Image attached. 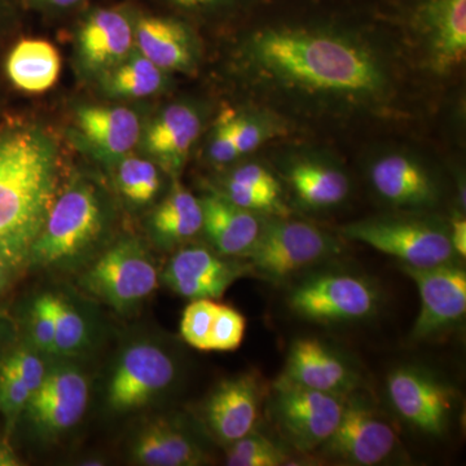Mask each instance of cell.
<instances>
[{
  "label": "cell",
  "mask_w": 466,
  "mask_h": 466,
  "mask_svg": "<svg viewBox=\"0 0 466 466\" xmlns=\"http://www.w3.org/2000/svg\"><path fill=\"white\" fill-rule=\"evenodd\" d=\"M342 235L410 267L452 263L455 250L450 232L435 223L400 218H375L343 227Z\"/></svg>",
  "instance_id": "52a82bcc"
},
{
  "label": "cell",
  "mask_w": 466,
  "mask_h": 466,
  "mask_svg": "<svg viewBox=\"0 0 466 466\" xmlns=\"http://www.w3.org/2000/svg\"><path fill=\"white\" fill-rule=\"evenodd\" d=\"M249 55L267 75L299 90L372 96L386 85L381 66L366 48L332 34L265 30L251 39Z\"/></svg>",
  "instance_id": "7a4b0ae2"
},
{
  "label": "cell",
  "mask_w": 466,
  "mask_h": 466,
  "mask_svg": "<svg viewBox=\"0 0 466 466\" xmlns=\"http://www.w3.org/2000/svg\"><path fill=\"white\" fill-rule=\"evenodd\" d=\"M55 318V357H73L90 346L92 329L84 312L66 297L52 293Z\"/></svg>",
  "instance_id": "f546056e"
},
{
  "label": "cell",
  "mask_w": 466,
  "mask_h": 466,
  "mask_svg": "<svg viewBox=\"0 0 466 466\" xmlns=\"http://www.w3.org/2000/svg\"><path fill=\"white\" fill-rule=\"evenodd\" d=\"M42 357L43 354L32 346L15 350L3 361L17 373L34 394L47 375L48 367Z\"/></svg>",
  "instance_id": "8d00e7d4"
},
{
  "label": "cell",
  "mask_w": 466,
  "mask_h": 466,
  "mask_svg": "<svg viewBox=\"0 0 466 466\" xmlns=\"http://www.w3.org/2000/svg\"><path fill=\"white\" fill-rule=\"evenodd\" d=\"M232 109H226L218 116L208 144V158L217 165L231 164L240 157L231 124Z\"/></svg>",
  "instance_id": "74e56055"
},
{
  "label": "cell",
  "mask_w": 466,
  "mask_h": 466,
  "mask_svg": "<svg viewBox=\"0 0 466 466\" xmlns=\"http://www.w3.org/2000/svg\"><path fill=\"white\" fill-rule=\"evenodd\" d=\"M342 398L312 390L281 377L275 385L272 412L284 437L302 452H311L332 437L343 410Z\"/></svg>",
  "instance_id": "8fae6325"
},
{
  "label": "cell",
  "mask_w": 466,
  "mask_h": 466,
  "mask_svg": "<svg viewBox=\"0 0 466 466\" xmlns=\"http://www.w3.org/2000/svg\"><path fill=\"white\" fill-rule=\"evenodd\" d=\"M0 116H2V109H0Z\"/></svg>",
  "instance_id": "c3c4849f"
},
{
  "label": "cell",
  "mask_w": 466,
  "mask_h": 466,
  "mask_svg": "<svg viewBox=\"0 0 466 466\" xmlns=\"http://www.w3.org/2000/svg\"><path fill=\"white\" fill-rule=\"evenodd\" d=\"M11 276L12 274L7 268L0 266V299H2L3 294L7 290L9 281H11Z\"/></svg>",
  "instance_id": "bcb514c9"
},
{
  "label": "cell",
  "mask_w": 466,
  "mask_h": 466,
  "mask_svg": "<svg viewBox=\"0 0 466 466\" xmlns=\"http://www.w3.org/2000/svg\"><path fill=\"white\" fill-rule=\"evenodd\" d=\"M379 290L363 276L324 272L303 279L289 293L294 314L315 323H350L367 319L379 306Z\"/></svg>",
  "instance_id": "ba28073f"
},
{
  "label": "cell",
  "mask_w": 466,
  "mask_h": 466,
  "mask_svg": "<svg viewBox=\"0 0 466 466\" xmlns=\"http://www.w3.org/2000/svg\"><path fill=\"white\" fill-rule=\"evenodd\" d=\"M72 121L69 140L73 146L108 168L139 147L146 124L139 110L116 101L78 104Z\"/></svg>",
  "instance_id": "30bf717a"
},
{
  "label": "cell",
  "mask_w": 466,
  "mask_h": 466,
  "mask_svg": "<svg viewBox=\"0 0 466 466\" xmlns=\"http://www.w3.org/2000/svg\"><path fill=\"white\" fill-rule=\"evenodd\" d=\"M339 251V242L318 227L299 220H274L260 228L247 257L259 274L283 280Z\"/></svg>",
  "instance_id": "9c48e42d"
},
{
  "label": "cell",
  "mask_w": 466,
  "mask_h": 466,
  "mask_svg": "<svg viewBox=\"0 0 466 466\" xmlns=\"http://www.w3.org/2000/svg\"><path fill=\"white\" fill-rule=\"evenodd\" d=\"M228 179L235 182L249 184V186L258 187L266 191L278 193L280 195V184L275 179L274 175L269 173L267 168L257 164L242 165L229 174Z\"/></svg>",
  "instance_id": "ab89813d"
},
{
  "label": "cell",
  "mask_w": 466,
  "mask_h": 466,
  "mask_svg": "<svg viewBox=\"0 0 466 466\" xmlns=\"http://www.w3.org/2000/svg\"><path fill=\"white\" fill-rule=\"evenodd\" d=\"M291 187L297 196L314 208H329L345 200L350 184L339 170L317 162H300L291 167Z\"/></svg>",
  "instance_id": "f1b7e54d"
},
{
  "label": "cell",
  "mask_w": 466,
  "mask_h": 466,
  "mask_svg": "<svg viewBox=\"0 0 466 466\" xmlns=\"http://www.w3.org/2000/svg\"><path fill=\"white\" fill-rule=\"evenodd\" d=\"M202 126L204 118L198 106L186 101L168 104L146 119L137 148L165 174L177 179L200 137Z\"/></svg>",
  "instance_id": "2e32d148"
},
{
  "label": "cell",
  "mask_w": 466,
  "mask_h": 466,
  "mask_svg": "<svg viewBox=\"0 0 466 466\" xmlns=\"http://www.w3.org/2000/svg\"><path fill=\"white\" fill-rule=\"evenodd\" d=\"M130 456L135 464L146 466H196L208 460L198 437L171 417L143 425L131 441Z\"/></svg>",
  "instance_id": "44dd1931"
},
{
  "label": "cell",
  "mask_w": 466,
  "mask_h": 466,
  "mask_svg": "<svg viewBox=\"0 0 466 466\" xmlns=\"http://www.w3.org/2000/svg\"><path fill=\"white\" fill-rule=\"evenodd\" d=\"M8 334V324L3 318H0V352H2L3 346H5V339Z\"/></svg>",
  "instance_id": "7dc6e473"
},
{
  "label": "cell",
  "mask_w": 466,
  "mask_h": 466,
  "mask_svg": "<svg viewBox=\"0 0 466 466\" xmlns=\"http://www.w3.org/2000/svg\"><path fill=\"white\" fill-rule=\"evenodd\" d=\"M420 294V312L410 337L425 341L449 329L465 317L466 274L452 263L433 267L401 266Z\"/></svg>",
  "instance_id": "7c38bea8"
},
{
  "label": "cell",
  "mask_w": 466,
  "mask_h": 466,
  "mask_svg": "<svg viewBox=\"0 0 466 466\" xmlns=\"http://www.w3.org/2000/svg\"><path fill=\"white\" fill-rule=\"evenodd\" d=\"M27 330L34 349L43 355H54L55 318L52 293L36 297L27 315Z\"/></svg>",
  "instance_id": "d6a6232c"
},
{
  "label": "cell",
  "mask_w": 466,
  "mask_h": 466,
  "mask_svg": "<svg viewBox=\"0 0 466 466\" xmlns=\"http://www.w3.org/2000/svg\"><path fill=\"white\" fill-rule=\"evenodd\" d=\"M61 144L50 127L0 116V266L12 275L30 251L61 184Z\"/></svg>",
  "instance_id": "6da1fadb"
},
{
  "label": "cell",
  "mask_w": 466,
  "mask_h": 466,
  "mask_svg": "<svg viewBox=\"0 0 466 466\" xmlns=\"http://www.w3.org/2000/svg\"><path fill=\"white\" fill-rule=\"evenodd\" d=\"M94 85L106 100L122 103L164 94L170 88L171 75L135 50Z\"/></svg>",
  "instance_id": "4316f807"
},
{
  "label": "cell",
  "mask_w": 466,
  "mask_h": 466,
  "mask_svg": "<svg viewBox=\"0 0 466 466\" xmlns=\"http://www.w3.org/2000/svg\"><path fill=\"white\" fill-rule=\"evenodd\" d=\"M177 377L174 355L155 339L127 343L113 364L106 386V404L116 415L135 412L155 403Z\"/></svg>",
  "instance_id": "5b68a950"
},
{
  "label": "cell",
  "mask_w": 466,
  "mask_h": 466,
  "mask_svg": "<svg viewBox=\"0 0 466 466\" xmlns=\"http://www.w3.org/2000/svg\"><path fill=\"white\" fill-rule=\"evenodd\" d=\"M115 202L95 175L76 171L60 187L30 251V267L57 268L84 259L106 241Z\"/></svg>",
  "instance_id": "3957f363"
},
{
  "label": "cell",
  "mask_w": 466,
  "mask_h": 466,
  "mask_svg": "<svg viewBox=\"0 0 466 466\" xmlns=\"http://www.w3.org/2000/svg\"><path fill=\"white\" fill-rule=\"evenodd\" d=\"M202 220L201 200L174 179L170 192L152 211L147 226L150 238L168 249L195 238L202 231Z\"/></svg>",
  "instance_id": "d4e9b609"
},
{
  "label": "cell",
  "mask_w": 466,
  "mask_h": 466,
  "mask_svg": "<svg viewBox=\"0 0 466 466\" xmlns=\"http://www.w3.org/2000/svg\"><path fill=\"white\" fill-rule=\"evenodd\" d=\"M33 392L5 361L0 363V413L5 416L8 429L14 428L25 412Z\"/></svg>",
  "instance_id": "836d02e7"
},
{
  "label": "cell",
  "mask_w": 466,
  "mask_h": 466,
  "mask_svg": "<svg viewBox=\"0 0 466 466\" xmlns=\"http://www.w3.org/2000/svg\"><path fill=\"white\" fill-rule=\"evenodd\" d=\"M370 180L377 193L398 207H431L437 201V187L413 159L390 155L376 162Z\"/></svg>",
  "instance_id": "603a6c76"
},
{
  "label": "cell",
  "mask_w": 466,
  "mask_h": 466,
  "mask_svg": "<svg viewBox=\"0 0 466 466\" xmlns=\"http://www.w3.org/2000/svg\"><path fill=\"white\" fill-rule=\"evenodd\" d=\"M82 11L73 32V67L79 81L94 85L137 50V8L92 5Z\"/></svg>",
  "instance_id": "8992f818"
},
{
  "label": "cell",
  "mask_w": 466,
  "mask_h": 466,
  "mask_svg": "<svg viewBox=\"0 0 466 466\" xmlns=\"http://www.w3.org/2000/svg\"><path fill=\"white\" fill-rule=\"evenodd\" d=\"M388 394L394 410L417 431L435 437L447 431L455 392L431 372L410 366L397 368L388 377Z\"/></svg>",
  "instance_id": "4fadbf2b"
},
{
  "label": "cell",
  "mask_w": 466,
  "mask_h": 466,
  "mask_svg": "<svg viewBox=\"0 0 466 466\" xmlns=\"http://www.w3.org/2000/svg\"><path fill=\"white\" fill-rule=\"evenodd\" d=\"M231 124L233 137L240 156L253 152L268 137V130L265 124L254 116L240 115L233 109Z\"/></svg>",
  "instance_id": "f35d334b"
},
{
  "label": "cell",
  "mask_w": 466,
  "mask_h": 466,
  "mask_svg": "<svg viewBox=\"0 0 466 466\" xmlns=\"http://www.w3.org/2000/svg\"><path fill=\"white\" fill-rule=\"evenodd\" d=\"M135 47L165 72H195L200 46L191 27L179 18L135 12Z\"/></svg>",
  "instance_id": "ac0fdd59"
},
{
  "label": "cell",
  "mask_w": 466,
  "mask_h": 466,
  "mask_svg": "<svg viewBox=\"0 0 466 466\" xmlns=\"http://www.w3.org/2000/svg\"><path fill=\"white\" fill-rule=\"evenodd\" d=\"M116 189L126 204L146 208L157 198L164 184V171L144 155L125 156L112 167Z\"/></svg>",
  "instance_id": "83f0119b"
},
{
  "label": "cell",
  "mask_w": 466,
  "mask_h": 466,
  "mask_svg": "<svg viewBox=\"0 0 466 466\" xmlns=\"http://www.w3.org/2000/svg\"><path fill=\"white\" fill-rule=\"evenodd\" d=\"M3 70L12 87L25 94H42L57 84L61 56L46 39H18L5 55Z\"/></svg>",
  "instance_id": "cb8c5ba5"
},
{
  "label": "cell",
  "mask_w": 466,
  "mask_h": 466,
  "mask_svg": "<svg viewBox=\"0 0 466 466\" xmlns=\"http://www.w3.org/2000/svg\"><path fill=\"white\" fill-rule=\"evenodd\" d=\"M260 388L256 377L241 375L225 380L205 404V420L222 443H233L253 431L258 421Z\"/></svg>",
  "instance_id": "ffe728a7"
},
{
  "label": "cell",
  "mask_w": 466,
  "mask_h": 466,
  "mask_svg": "<svg viewBox=\"0 0 466 466\" xmlns=\"http://www.w3.org/2000/svg\"><path fill=\"white\" fill-rule=\"evenodd\" d=\"M247 320L238 309L217 305L208 351H233L244 341Z\"/></svg>",
  "instance_id": "e575fe53"
},
{
  "label": "cell",
  "mask_w": 466,
  "mask_h": 466,
  "mask_svg": "<svg viewBox=\"0 0 466 466\" xmlns=\"http://www.w3.org/2000/svg\"><path fill=\"white\" fill-rule=\"evenodd\" d=\"M16 2L21 8L58 16V15H66L85 8L91 0H16Z\"/></svg>",
  "instance_id": "60d3db41"
},
{
  "label": "cell",
  "mask_w": 466,
  "mask_h": 466,
  "mask_svg": "<svg viewBox=\"0 0 466 466\" xmlns=\"http://www.w3.org/2000/svg\"><path fill=\"white\" fill-rule=\"evenodd\" d=\"M87 377L72 363L48 367L45 381L25 410L34 428L45 438H56L75 428L88 404Z\"/></svg>",
  "instance_id": "5bb4252c"
},
{
  "label": "cell",
  "mask_w": 466,
  "mask_h": 466,
  "mask_svg": "<svg viewBox=\"0 0 466 466\" xmlns=\"http://www.w3.org/2000/svg\"><path fill=\"white\" fill-rule=\"evenodd\" d=\"M287 453L265 435L254 433L228 444L226 464L229 466H280L288 464Z\"/></svg>",
  "instance_id": "4dcf8cb0"
},
{
  "label": "cell",
  "mask_w": 466,
  "mask_h": 466,
  "mask_svg": "<svg viewBox=\"0 0 466 466\" xmlns=\"http://www.w3.org/2000/svg\"><path fill=\"white\" fill-rule=\"evenodd\" d=\"M167 2L180 11L205 12L222 7L228 0H167Z\"/></svg>",
  "instance_id": "7bdbcfd3"
},
{
  "label": "cell",
  "mask_w": 466,
  "mask_h": 466,
  "mask_svg": "<svg viewBox=\"0 0 466 466\" xmlns=\"http://www.w3.org/2000/svg\"><path fill=\"white\" fill-rule=\"evenodd\" d=\"M202 231L218 254L247 257L258 238L260 226L254 211L232 204L222 195L202 198Z\"/></svg>",
  "instance_id": "7402d4cb"
},
{
  "label": "cell",
  "mask_w": 466,
  "mask_h": 466,
  "mask_svg": "<svg viewBox=\"0 0 466 466\" xmlns=\"http://www.w3.org/2000/svg\"><path fill=\"white\" fill-rule=\"evenodd\" d=\"M451 242L453 250L460 257L466 256V222L464 218L458 217L451 223Z\"/></svg>",
  "instance_id": "ee69618b"
},
{
  "label": "cell",
  "mask_w": 466,
  "mask_h": 466,
  "mask_svg": "<svg viewBox=\"0 0 466 466\" xmlns=\"http://www.w3.org/2000/svg\"><path fill=\"white\" fill-rule=\"evenodd\" d=\"M81 285L95 299L127 314L157 289V267L140 238L125 236L95 260Z\"/></svg>",
  "instance_id": "277c9868"
},
{
  "label": "cell",
  "mask_w": 466,
  "mask_h": 466,
  "mask_svg": "<svg viewBox=\"0 0 466 466\" xmlns=\"http://www.w3.org/2000/svg\"><path fill=\"white\" fill-rule=\"evenodd\" d=\"M222 196L232 204L250 211L271 210L280 204V195L278 193L235 182L228 177L226 179Z\"/></svg>",
  "instance_id": "d590c367"
},
{
  "label": "cell",
  "mask_w": 466,
  "mask_h": 466,
  "mask_svg": "<svg viewBox=\"0 0 466 466\" xmlns=\"http://www.w3.org/2000/svg\"><path fill=\"white\" fill-rule=\"evenodd\" d=\"M283 379L339 398L348 397L358 385L357 373L341 355L308 337L291 345Z\"/></svg>",
  "instance_id": "d6986e66"
},
{
  "label": "cell",
  "mask_w": 466,
  "mask_h": 466,
  "mask_svg": "<svg viewBox=\"0 0 466 466\" xmlns=\"http://www.w3.org/2000/svg\"><path fill=\"white\" fill-rule=\"evenodd\" d=\"M435 69L451 72L466 55V0H431L425 9Z\"/></svg>",
  "instance_id": "484cf974"
},
{
  "label": "cell",
  "mask_w": 466,
  "mask_h": 466,
  "mask_svg": "<svg viewBox=\"0 0 466 466\" xmlns=\"http://www.w3.org/2000/svg\"><path fill=\"white\" fill-rule=\"evenodd\" d=\"M394 428L363 400L343 403L341 420L323 446L328 456L352 465H379L397 446Z\"/></svg>",
  "instance_id": "9a60e30c"
},
{
  "label": "cell",
  "mask_w": 466,
  "mask_h": 466,
  "mask_svg": "<svg viewBox=\"0 0 466 466\" xmlns=\"http://www.w3.org/2000/svg\"><path fill=\"white\" fill-rule=\"evenodd\" d=\"M217 305L213 299H193L184 309L180 333L193 349L208 351Z\"/></svg>",
  "instance_id": "1f68e13d"
},
{
  "label": "cell",
  "mask_w": 466,
  "mask_h": 466,
  "mask_svg": "<svg viewBox=\"0 0 466 466\" xmlns=\"http://www.w3.org/2000/svg\"><path fill=\"white\" fill-rule=\"evenodd\" d=\"M23 465L20 458L12 449L11 444L5 441H0V466H20Z\"/></svg>",
  "instance_id": "f6af8a7d"
},
{
  "label": "cell",
  "mask_w": 466,
  "mask_h": 466,
  "mask_svg": "<svg viewBox=\"0 0 466 466\" xmlns=\"http://www.w3.org/2000/svg\"><path fill=\"white\" fill-rule=\"evenodd\" d=\"M247 272V267L227 260L207 248L187 247L165 267L162 280L184 299H216Z\"/></svg>",
  "instance_id": "e0dca14e"
},
{
  "label": "cell",
  "mask_w": 466,
  "mask_h": 466,
  "mask_svg": "<svg viewBox=\"0 0 466 466\" xmlns=\"http://www.w3.org/2000/svg\"><path fill=\"white\" fill-rule=\"evenodd\" d=\"M21 7L16 0H0V50L16 32Z\"/></svg>",
  "instance_id": "b9f144b4"
}]
</instances>
